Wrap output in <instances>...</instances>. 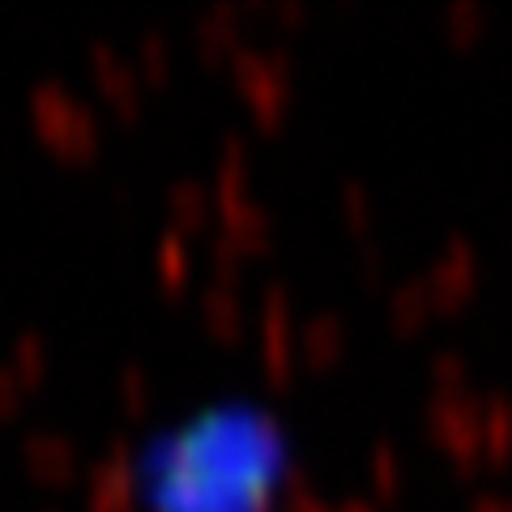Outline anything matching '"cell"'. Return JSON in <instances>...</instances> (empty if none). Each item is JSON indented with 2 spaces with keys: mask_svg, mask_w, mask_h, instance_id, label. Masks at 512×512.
Segmentation results:
<instances>
[{
  "mask_svg": "<svg viewBox=\"0 0 512 512\" xmlns=\"http://www.w3.org/2000/svg\"><path fill=\"white\" fill-rule=\"evenodd\" d=\"M295 440L261 402H205L137 444L128 487L137 512H278Z\"/></svg>",
  "mask_w": 512,
  "mask_h": 512,
  "instance_id": "6da1fadb",
  "label": "cell"
}]
</instances>
